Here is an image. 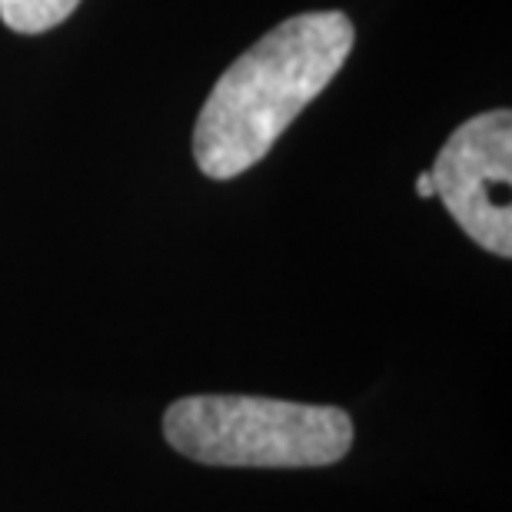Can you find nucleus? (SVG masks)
I'll return each mask as SVG.
<instances>
[{
    "mask_svg": "<svg viewBox=\"0 0 512 512\" xmlns=\"http://www.w3.org/2000/svg\"><path fill=\"white\" fill-rule=\"evenodd\" d=\"M77 7L80 0H0V20L14 34H47Z\"/></svg>",
    "mask_w": 512,
    "mask_h": 512,
    "instance_id": "nucleus-4",
    "label": "nucleus"
},
{
    "mask_svg": "<svg viewBox=\"0 0 512 512\" xmlns=\"http://www.w3.org/2000/svg\"><path fill=\"white\" fill-rule=\"evenodd\" d=\"M353 40L343 10H313L283 20L233 60L193 127V160L203 177L233 180L256 167L340 74Z\"/></svg>",
    "mask_w": 512,
    "mask_h": 512,
    "instance_id": "nucleus-1",
    "label": "nucleus"
},
{
    "mask_svg": "<svg viewBox=\"0 0 512 512\" xmlns=\"http://www.w3.org/2000/svg\"><path fill=\"white\" fill-rule=\"evenodd\" d=\"M353 419L340 406L266 396H183L163 413L173 453L203 466L320 469L353 449Z\"/></svg>",
    "mask_w": 512,
    "mask_h": 512,
    "instance_id": "nucleus-2",
    "label": "nucleus"
},
{
    "mask_svg": "<svg viewBox=\"0 0 512 512\" xmlns=\"http://www.w3.org/2000/svg\"><path fill=\"white\" fill-rule=\"evenodd\" d=\"M436 197L443 200L463 233L483 250L512 256V114L489 110L466 120L429 170Z\"/></svg>",
    "mask_w": 512,
    "mask_h": 512,
    "instance_id": "nucleus-3",
    "label": "nucleus"
},
{
    "mask_svg": "<svg viewBox=\"0 0 512 512\" xmlns=\"http://www.w3.org/2000/svg\"><path fill=\"white\" fill-rule=\"evenodd\" d=\"M416 193H419V197H436V190H433V177H429V173H419V180H416Z\"/></svg>",
    "mask_w": 512,
    "mask_h": 512,
    "instance_id": "nucleus-5",
    "label": "nucleus"
}]
</instances>
